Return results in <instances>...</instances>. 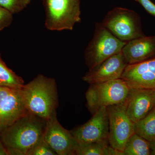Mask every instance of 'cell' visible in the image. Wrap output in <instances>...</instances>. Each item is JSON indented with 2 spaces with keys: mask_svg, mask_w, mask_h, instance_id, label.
<instances>
[{
  "mask_svg": "<svg viewBox=\"0 0 155 155\" xmlns=\"http://www.w3.org/2000/svg\"><path fill=\"white\" fill-rule=\"evenodd\" d=\"M134 130L148 141L155 140V107L144 118L134 123Z\"/></svg>",
  "mask_w": 155,
  "mask_h": 155,
  "instance_id": "2e32d148",
  "label": "cell"
},
{
  "mask_svg": "<svg viewBox=\"0 0 155 155\" xmlns=\"http://www.w3.org/2000/svg\"><path fill=\"white\" fill-rule=\"evenodd\" d=\"M43 138L58 155H75L78 142L60 124L55 113L47 121Z\"/></svg>",
  "mask_w": 155,
  "mask_h": 155,
  "instance_id": "9c48e42d",
  "label": "cell"
},
{
  "mask_svg": "<svg viewBox=\"0 0 155 155\" xmlns=\"http://www.w3.org/2000/svg\"><path fill=\"white\" fill-rule=\"evenodd\" d=\"M126 44L114 36L101 23L97 22L93 37L84 52L85 63L89 69L122 52Z\"/></svg>",
  "mask_w": 155,
  "mask_h": 155,
  "instance_id": "5b68a950",
  "label": "cell"
},
{
  "mask_svg": "<svg viewBox=\"0 0 155 155\" xmlns=\"http://www.w3.org/2000/svg\"><path fill=\"white\" fill-rule=\"evenodd\" d=\"M0 155H9L6 147L0 140Z\"/></svg>",
  "mask_w": 155,
  "mask_h": 155,
  "instance_id": "603a6c76",
  "label": "cell"
},
{
  "mask_svg": "<svg viewBox=\"0 0 155 155\" xmlns=\"http://www.w3.org/2000/svg\"><path fill=\"white\" fill-rule=\"evenodd\" d=\"M127 100L121 104L107 107L109 143L114 148L123 152L128 139L134 133V123L127 113Z\"/></svg>",
  "mask_w": 155,
  "mask_h": 155,
  "instance_id": "52a82bcc",
  "label": "cell"
},
{
  "mask_svg": "<svg viewBox=\"0 0 155 155\" xmlns=\"http://www.w3.org/2000/svg\"><path fill=\"white\" fill-rule=\"evenodd\" d=\"M27 113L22 88L0 86V125L8 127Z\"/></svg>",
  "mask_w": 155,
  "mask_h": 155,
  "instance_id": "30bf717a",
  "label": "cell"
},
{
  "mask_svg": "<svg viewBox=\"0 0 155 155\" xmlns=\"http://www.w3.org/2000/svg\"><path fill=\"white\" fill-rule=\"evenodd\" d=\"M27 155H57L43 138L30 150Z\"/></svg>",
  "mask_w": 155,
  "mask_h": 155,
  "instance_id": "ffe728a7",
  "label": "cell"
},
{
  "mask_svg": "<svg viewBox=\"0 0 155 155\" xmlns=\"http://www.w3.org/2000/svg\"><path fill=\"white\" fill-rule=\"evenodd\" d=\"M47 122L27 113L6 127L0 140L9 155H27L43 138Z\"/></svg>",
  "mask_w": 155,
  "mask_h": 155,
  "instance_id": "6da1fadb",
  "label": "cell"
},
{
  "mask_svg": "<svg viewBox=\"0 0 155 155\" xmlns=\"http://www.w3.org/2000/svg\"><path fill=\"white\" fill-rule=\"evenodd\" d=\"M83 125L70 130L78 143L109 142V119L107 107L99 108Z\"/></svg>",
  "mask_w": 155,
  "mask_h": 155,
  "instance_id": "ba28073f",
  "label": "cell"
},
{
  "mask_svg": "<svg viewBox=\"0 0 155 155\" xmlns=\"http://www.w3.org/2000/svg\"><path fill=\"white\" fill-rule=\"evenodd\" d=\"M121 78L131 88L155 89V57L138 64H128Z\"/></svg>",
  "mask_w": 155,
  "mask_h": 155,
  "instance_id": "7c38bea8",
  "label": "cell"
},
{
  "mask_svg": "<svg viewBox=\"0 0 155 155\" xmlns=\"http://www.w3.org/2000/svg\"><path fill=\"white\" fill-rule=\"evenodd\" d=\"M128 64H138L155 57V35L140 37L127 42L122 48Z\"/></svg>",
  "mask_w": 155,
  "mask_h": 155,
  "instance_id": "5bb4252c",
  "label": "cell"
},
{
  "mask_svg": "<svg viewBox=\"0 0 155 155\" xmlns=\"http://www.w3.org/2000/svg\"><path fill=\"white\" fill-rule=\"evenodd\" d=\"M13 15L7 9L0 6V31L11 25L13 22Z\"/></svg>",
  "mask_w": 155,
  "mask_h": 155,
  "instance_id": "44dd1931",
  "label": "cell"
},
{
  "mask_svg": "<svg viewBox=\"0 0 155 155\" xmlns=\"http://www.w3.org/2000/svg\"><path fill=\"white\" fill-rule=\"evenodd\" d=\"M150 143L151 154L155 155V140L150 142Z\"/></svg>",
  "mask_w": 155,
  "mask_h": 155,
  "instance_id": "cb8c5ba5",
  "label": "cell"
},
{
  "mask_svg": "<svg viewBox=\"0 0 155 155\" xmlns=\"http://www.w3.org/2000/svg\"><path fill=\"white\" fill-rule=\"evenodd\" d=\"M101 23L122 41L127 42L144 35L141 18L136 12L130 9L114 8L108 12Z\"/></svg>",
  "mask_w": 155,
  "mask_h": 155,
  "instance_id": "8992f818",
  "label": "cell"
},
{
  "mask_svg": "<svg viewBox=\"0 0 155 155\" xmlns=\"http://www.w3.org/2000/svg\"><path fill=\"white\" fill-rule=\"evenodd\" d=\"M154 90L131 88L127 98V113L134 123L143 119L154 107Z\"/></svg>",
  "mask_w": 155,
  "mask_h": 155,
  "instance_id": "4fadbf2b",
  "label": "cell"
},
{
  "mask_svg": "<svg viewBox=\"0 0 155 155\" xmlns=\"http://www.w3.org/2000/svg\"><path fill=\"white\" fill-rule=\"evenodd\" d=\"M139 3L148 13L155 17V4L151 0H134Z\"/></svg>",
  "mask_w": 155,
  "mask_h": 155,
  "instance_id": "7402d4cb",
  "label": "cell"
},
{
  "mask_svg": "<svg viewBox=\"0 0 155 155\" xmlns=\"http://www.w3.org/2000/svg\"><path fill=\"white\" fill-rule=\"evenodd\" d=\"M45 26L52 31L72 30L80 22V0H44Z\"/></svg>",
  "mask_w": 155,
  "mask_h": 155,
  "instance_id": "277c9868",
  "label": "cell"
},
{
  "mask_svg": "<svg viewBox=\"0 0 155 155\" xmlns=\"http://www.w3.org/2000/svg\"><path fill=\"white\" fill-rule=\"evenodd\" d=\"M153 97H154V106H155V89L154 90V91Z\"/></svg>",
  "mask_w": 155,
  "mask_h": 155,
  "instance_id": "484cf974",
  "label": "cell"
},
{
  "mask_svg": "<svg viewBox=\"0 0 155 155\" xmlns=\"http://www.w3.org/2000/svg\"><path fill=\"white\" fill-rule=\"evenodd\" d=\"M130 90V87L122 78L91 84L85 94L87 107L93 115L101 107L125 101Z\"/></svg>",
  "mask_w": 155,
  "mask_h": 155,
  "instance_id": "3957f363",
  "label": "cell"
},
{
  "mask_svg": "<svg viewBox=\"0 0 155 155\" xmlns=\"http://www.w3.org/2000/svg\"><path fill=\"white\" fill-rule=\"evenodd\" d=\"M26 111L48 121L58 106V94L55 79L40 74L22 88Z\"/></svg>",
  "mask_w": 155,
  "mask_h": 155,
  "instance_id": "7a4b0ae2",
  "label": "cell"
},
{
  "mask_svg": "<svg viewBox=\"0 0 155 155\" xmlns=\"http://www.w3.org/2000/svg\"><path fill=\"white\" fill-rule=\"evenodd\" d=\"M127 65L121 52L106 59L92 69H89L82 79L91 84L121 78Z\"/></svg>",
  "mask_w": 155,
  "mask_h": 155,
  "instance_id": "8fae6325",
  "label": "cell"
},
{
  "mask_svg": "<svg viewBox=\"0 0 155 155\" xmlns=\"http://www.w3.org/2000/svg\"><path fill=\"white\" fill-rule=\"evenodd\" d=\"M24 84L22 78L8 67L0 54V86L22 88Z\"/></svg>",
  "mask_w": 155,
  "mask_h": 155,
  "instance_id": "ac0fdd59",
  "label": "cell"
},
{
  "mask_svg": "<svg viewBox=\"0 0 155 155\" xmlns=\"http://www.w3.org/2000/svg\"><path fill=\"white\" fill-rule=\"evenodd\" d=\"M7 126H3V125H0V137H1V134L3 130L7 127Z\"/></svg>",
  "mask_w": 155,
  "mask_h": 155,
  "instance_id": "d4e9b609",
  "label": "cell"
},
{
  "mask_svg": "<svg viewBox=\"0 0 155 155\" xmlns=\"http://www.w3.org/2000/svg\"><path fill=\"white\" fill-rule=\"evenodd\" d=\"M75 155H125L114 148L109 142L78 143Z\"/></svg>",
  "mask_w": 155,
  "mask_h": 155,
  "instance_id": "9a60e30c",
  "label": "cell"
},
{
  "mask_svg": "<svg viewBox=\"0 0 155 155\" xmlns=\"http://www.w3.org/2000/svg\"><path fill=\"white\" fill-rule=\"evenodd\" d=\"M30 2L31 0H0V6L14 14L21 12Z\"/></svg>",
  "mask_w": 155,
  "mask_h": 155,
  "instance_id": "d6986e66",
  "label": "cell"
},
{
  "mask_svg": "<svg viewBox=\"0 0 155 155\" xmlns=\"http://www.w3.org/2000/svg\"><path fill=\"white\" fill-rule=\"evenodd\" d=\"M123 152L125 155H150V142L134 133L127 140Z\"/></svg>",
  "mask_w": 155,
  "mask_h": 155,
  "instance_id": "e0dca14e",
  "label": "cell"
}]
</instances>
